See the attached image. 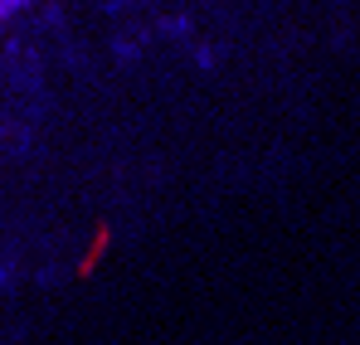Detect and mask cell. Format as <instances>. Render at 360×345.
<instances>
[{"mask_svg":"<svg viewBox=\"0 0 360 345\" xmlns=\"http://www.w3.org/2000/svg\"><path fill=\"white\" fill-rule=\"evenodd\" d=\"M15 5H25V0H0V10H15Z\"/></svg>","mask_w":360,"mask_h":345,"instance_id":"6da1fadb","label":"cell"}]
</instances>
